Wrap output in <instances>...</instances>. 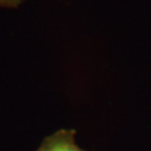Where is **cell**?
Segmentation results:
<instances>
[{"label": "cell", "mask_w": 151, "mask_h": 151, "mask_svg": "<svg viewBox=\"0 0 151 151\" xmlns=\"http://www.w3.org/2000/svg\"><path fill=\"white\" fill-rule=\"evenodd\" d=\"M22 4V0H0V7L4 8H17Z\"/></svg>", "instance_id": "2"}, {"label": "cell", "mask_w": 151, "mask_h": 151, "mask_svg": "<svg viewBox=\"0 0 151 151\" xmlns=\"http://www.w3.org/2000/svg\"><path fill=\"white\" fill-rule=\"evenodd\" d=\"M74 129H60L46 137L36 151H85L75 142Z\"/></svg>", "instance_id": "1"}]
</instances>
